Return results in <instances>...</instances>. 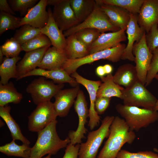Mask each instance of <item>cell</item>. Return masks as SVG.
<instances>
[{
	"label": "cell",
	"mask_w": 158,
	"mask_h": 158,
	"mask_svg": "<svg viewBox=\"0 0 158 158\" xmlns=\"http://www.w3.org/2000/svg\"><path fill=\"white\" fill-rule=\"evenodd\" d=\"M136 137L124 120L116 116L110 126L108 139L97 158H116L123 146L126 143L131 144Z\"/></svg>",
	"instance_id": "cell-1"
},
{
	"label": "cell",
	"mask_w": 158,
	"mask_h": 158,
	"mask_svg": "<svg viewBox=\"0 0 158 158\" xmlns=\"http://www.w3.org/2000/svg\"><path fill=\"white\" fill-rule=\"evenodd\" d=\"M58 121L55 120L37 132V140L31 148L29 158H42L47 154L54 155L61 149L66 147L71 142L68 137L62 140L56 130Z\"/></svg>",
	"instance_id": "cell-2"
},
{
	"label": "cell",
	"mask_w": 158,
	"mask_h": 158,
	"mask_svg": "<svg viewBox=\"0 0 158 158\" xmlns=\"http://www.w3.org/2000/svg\"><path fill=\"white\" fill-rule=\"evenodd\" d=\"M116 110L123 118L132 131L138 132L158 120V111L121 104L115 107Z\"/></svg>",
	"instance_id": "cell-3"
},
{
	"label": "cell",
	"mask_w": 158,
	"mask_h": 158,
	"mask_svg": "<svg viewBox=\"0 0 158 158\" xmlns=\"http://www.w3.org/2000/svg\"><path fill=\"white\" fill-rule=\"evenodd\" d=\"M114 117V116H105L98 129L89 133L86 141L80 144L78 158H96L99 148L104 140L109 137L110 127Z\"/></svg>",
	"instance_id": "cell-4"
},
{
	"label": "cell",
	"mask_w": 158,
	"mask_h": 158,
	"mask_svg": "<svg viewBox=\"0 0 158 158\" xmlns=\"http://www.w3.org/2000/svg\"><path fill=\"white\" fill-rule=\"evenodd\" d=\"M126 46L125 44L120 43L114 47L94 52L82 58L68 59L62 69L70 75L76 71L80 66L101 59H106L113 63L117 62L121 59Z\"/></svg>",
	"instance_id": "cell-5"
},
{
	"label": "cell",
	"mask_w": 158,
	"mask_h": 158,
	"mask_svg": "<svg viewBox=\"0 0 158 158\" xmlns=\"http://www.w3.org/2000/svg\"><path fill=\"white\" fill-rule=\"evenodd\" d=\"M123 104L149 109H154L156 98L139 80L131 87L122 91Z\"/></svg>",
	"instance_id": "cell-6"
},
{
	"label": "cell",
	"mask_w": 158,
	"mask_h": 158,
	"mask_svg": "<svg viewBox=\"0 0 158 158\" xmlns=\"http://www.w3.org/2000/svg\"><path fill=\"white\" fill-rule=\"evenodd\" d=\"M86 28L98 30L101 33L107 31L114 32L121 30L111 23L108 17L97 3L94 11L86 19L76 26L64 31L63 34L65 37H67L80 30Z\"/></svg>",
	"instance_id": "cell-7"
},
{
	"label": "cell",
	"mask_w": 158,
	"mask_h": 158,
	"mask_svg": "<svg viewBox=\"0 0 158 158\" xmlns=\"http://www.w3.org/2000/svg\"><path fill=\"white\" fill-rule=\"evenodd\" d=\"M64 86V84H55L53 81L47 80L42 77L34 79L29 84L26 91L30 94L34 103L37 105L50 101Z\"/></svg>",
	"instance_id": "cell-8"
},
{
	"label": "cell",
	"mask_w": 158,
	"mask_h": 158,
	"mask_svg": "<svg viewBox=\"0 0 158 158\" xmlns=\"http://www.w3.org/2000/svg\"><path fill=\"white\" fill-rule=\"evenodd\" d=\"M57 116L53 103L49 101L40 103L28 116V129L38 132L56 120Z\"/></svg>",
	"instance_id": "cell-9"
},
{
	"label": "cell",
	"mask_w": 158,
	"mask_h": 158,
	"mask_svg": "<svg viewBox=\"0 0 158 158\" xmlns=\"http://www.w3.org/2000/svg\"><path fill=\"white\" fill-rule=\"evenodd\" d=\"M87 105L84 92L80 90L74 103V108L78 117V127L76 130L70 131L68 133L70 143L74 145L82 143V140L85 138V134L87 131L85 127L89 116V109Z\"/></svg>",
	"instance_id": "cell-10"
},
{
	"label": "cell",
	"mask_w": 158,
	"mask_h": 158,
	"mask_svg": "<svg viewBox=\"0 0 158 158\" xmlns=\"http://www.w3.org/2000/svg\"><path fill=\"white\" fill-rule=\"evenodd\" d=\"M146 33L139 42L134 43L133 49L138 80L145 85L152 57L146 43Z\"/></svg>",
	"instance_id": "cell-11"
},
{
	"label": "cell",
	"mask_w": 158,
	"mask_h": 158,
	"mask_svg": "<svg viewBox=\"0 0 158 158\" xmlns=\"http://www.w3.org/2000/svg\"><path fill=\"white\" fill-rule=\"evenodd\" d=\"M71 75L79 84L82 85L85 88L89 94L90 104L88 116L89 120L88 125L90 129L92 130L99 125L100 120V116L95 110V105L97 92L102 81L87 79L79 75L76 71Z\"/></svg>",
	"instance_id": "cell-12"
},
{
	"label": "cell",
	"mask_w": 158,
	"mask_h": 158,
	"mask_svg": "<svg viewBox=\"0 0 158 158\" xmlns=\"http://www.w3.org/2000/svg\"><path fill=\"white\" fill-rule=\"evenodd\" d=\"M52 16L55 23L62 31L80 23L71 7L70 0H60L54 6Z\"/></svg>",
	"instance_id": "cell-13"
},
{
	"label": "cell",
	"mask_w": 158,
	"mask_h": 158,
	"mask_svg": "<svg viewBox=\"0 0 158 158\" xmlns=\"http://www.w3.org/2000/svg\"><path fill=\"white\" fill-rule=\"evenodd\" d=\"M138 15L130 13V19L126 29L128 42L121 56L122 60L135 61V57L133 53V45L140 41L146 32L138 23Z\"/></svg>",
	"instance_id": "cell-14"
},
{
	"label": "cell",
	"mask_w": 158,
	"mask_h": 158,
	"mask_svg": "<svg viewBox=\"0 0 158 158\" xmlns=\"http://www.w3.org/2000/svg\"><path fill=\"white\" fill-rule=\"evenodd\" d=\"M47 0H40L29 10L26 15L21 18L19 27L29 25L35 28L42 29L47 23L49 14L46 10Z\"/></svg>",
	"instance_id": "cell-15"
},
{
	"label": "cell",
	"mask_w": 158,
	"mask_h": 158,
	"mask_svg": "<svg viewBox=\"0 0 158 158\" xmlns=\"http://www.w3.org/2000/svg\"><path fill=\"white\" fill-rule=\"evenodd\" d=\"M125 31L121 29L116 32L102 33L88 48L89 54L112 48L126 41Z\"/></svg>",
	"instance_id": "cell-16"
},
{
	"label": "cell",
	"mask_w": 158,
	"mask_h": 158,
	"mask_svg": "<svg viewBox=\"0 0 158 158\" xmlns=\"http://www.w3.org/2000/svg\"><path fill=\"white\" fill-rule=\"evenodd\" d=\"M138 23L146 32L158 24V0H145L138 15Z\"/></svg>",
	"instance_id": "cell-17"
},
{
	"label": "cell",
	"mask_w": 158,
	"mask_h": 158,
	"mask_svg": "<svg viewBox=\"0 0 158 158\" xmlns=\"http://www.w3.org/2000/svg\"><path fill=\"white\" fill-rule=\"evenodd\" d=\"M80 90L79 85L72 88L61 89L55 96L53 104L58 116L64 117L68 114Z\"/></svg>",
	"instance_id": "cell-18"
},
{
	"label": "cell",
	"mask_w": 158,
	"mask_h": 158,
	"mask_svg": "<svg viewBox=\"0 0 158 158\" xmlns=\"http://www.w3.org/2000/svg\"><path fill=\"white\" fill-rule=\"evenodd\" d=\"M45 47L26 52L17 65V80L36 68L41 61L46 51L49 48Z\"/></svg>",
	"instance_id": "cell-19"
},
{
	"label": "cell",
	"mask_w": 158,
	"mask_h": 158,
	"mask_svg": "<svg viewBox=\"0 0 158 158\" xmlns=\"http://www.w3.org/2000/svg\"><path fill=\"white\" fill-rule=\"evenodd\" d=\"M47 11L49 14L48 20L46 25L41 29V32L49 38L53 46L59 51L64 52L66 38L63 31L60 30L54 20L51 8L49 7Z\"/></svg>",
	"instance_id": "cell-20"
},
{
	"label": "cell",
	"mask_w": 158,
	"mask_h": 158,
	"mask_svg": "<svg viewBox=\"0 0 158 158\" xmlns=\"http://www.w3.org/2000/svg\"><path fill=\"white\" fill-rule=\"evenodd\" d=\"M96 2L113 25L120 29L126 30L130 19V13L126 10L117 6Z\"/></svg>",
	"instance_id": "cell-21"
},
{
	"label": "cell",
	"mask_w": 158,
	"mask_h": 158,
	"mask_svg": "<svg viewBox=\"0 0 158 158\" xmlns=\"http://www.w3.org/2000/svg\"><path fill=\"white\" fill-rule=\"evenodd\" d=\"M32 75L45 77L51 79L54 83L58 84L68 83L74 87L79 85L74 78L62 69L48 70L40 68H36L24 75L22 78Z\"/></svg>",
	"instance_id": "cell-22"
},
{
	"label": "cell",
	"mask_w": 158,
	"mask_h": 158,
	"mask_svg": "<svg viewBox=\"0 0 158 158\" xmlns=\"http://www.w3.org/2000/svg\"><path fill=\"white\" fill-rule=\"evenodd\" d=\"M68 59L64 52L60 51L52 46L46 51L38 67L48 70L62 69Z\"/></svg>",
	"instance_id": "cell-23"
},
{
	"label": "cell",
	"mask_w": 158,
	"mask_h": 158,
	"mask_svg": "<svg viewBox=\"0 0 158 158\" xmlns=\"http://www.w3.org/2000/svg\"><path fill=\"white\" fill-rule=\"evenodd\" d=\"M113 80L125 88L131 87L138 80L135 66L130 63L121 65L113 75Z\"/></svg>",
	"instance_id": "cell-24"
},
{
	"label": "cell",
	"mask_w": 158,
	"mask_h": 158,
	"mask_svg": "<svg viewBox=\"0 0 158 158\" xmlns=\"http://www.w3.org/2000/svg\"><path fill=\"white\" fill-rule=\"evenodd\" d=\"M102 83L97 93V98L115 97L121 99L122 91L124 88L116 84L113 80V75L111 73L106 76L100 77Z\"/></svg>",
	"instance_id": "cell-25"
},
{
	"label": "cell",
	"mask_w": 158,
	"mask_h": 158,
	"mask_svg": "<svg viewBox=\"0 0 158 158\" xmlns=\"http://www.w3.org/2000/svg\"><path fill=\"white\" fill-rule=\"evenodd\" d=\"M11 108L9 106H0V116L7 126L13 140H19L23 143L29 145L30 142L23 135L18 124L11 116Z\"/></svg>",
	"instance_id": "cell-26"
},
{
	"label": "cell",
	"mask_w": 158,
	"mask_h": 158,
	"mask_svg": "<svg viewBox=\"0 0 158 158\" xmlns=\"http://www.w3.org/2000/svg\"><path fill=\"white\" fill-rule=\"evenodd\" d=\"M64 51L68 59H80L89 54L88 49L77 39L74 34L66 38Z\"/></svg>",
	"instance_id": "cell-27"
},
{
	"label": "cell",
	"mask_w": 158,
	"mask_h": 158,
	"mask_svg": "<svg viewBox=\"0 0 158 158\" xmlns=\"http://www.w3.org/2000/svg\"><path fill=\"white\" fill-rule=\"evenodd\" d=\"M71 6L75 16L80 23L92 13L96 3L93 0H70Z\"/></svg>",
	"instance_id": "cell-28"
},
{
	"label": "cell",
	"mask_w": 158,
	"mask_h": 158,
	"mask_svg": "<svg viewBox=\"0 0 158 158\" xmlns=\"http://www.w3.org/2000/svg\"><path fill=\"white\" fill-rule=\"evenodd\" d=\"M22 94L18 92L11 82L5 85L0 83V106L9 103H19L23 98Z\"/></svg>",
	"instance_id": "cell-29"
},
{
	"label": "cell",
	"mask_w": 158,
	"mask_h": 158,
	"mask_svg": "<svg viewBox=\"0 0 158 158\" xmlns=\"http://www.w3.org/2000/svg\"><path fill=\"white\" fill-rule=\"evenodd\" d=\"M21 59L19 56L4 58L0 65V83L5 85L8 83L11 78H17V65L18 62Z\"/></svg>",
	"instance_id": "cell-30"
},
{
	"label": "cell",
	"mask_w": 158,
	"mask_h": 158,
	"mask_svg": "<svg viewBox=\"0 0 158 158\" xmlns=\"http://www.w3.org/2000/svg\"><path fill=\"white\" fill-rule=\"evenodd\" d=\"M31 148L29 145L23 144H17L13 140L10 142L0 147V152L8 156H13L23 158H29Z\"/></svg>",
	"instance_id": "cell-31"
},
{
	"label": "cell",
	"mask_w": 158,
	"mask_h": 158,
	"mask_svg": "<svg viewBox=\"0 0 158 158\" xmlns=\"http://www.w3.org/2000/svg\"><path fill=\"white\" fill-rule=\"evenodd\" d=\"M145 0H96L97 3L117 6L133 14L138 15Z\"/></svg>",
	"instance_id": "cell-32"
},
{
	"label": "cell",
	"mask_w": 158,
	"mask_h": 158,
	"mask_svg": "<svg viewBox=\"0 0 158 158\" xmlns=\"http://www.w3.org/2000/svg\"><path fill=\"white\" fill-rule=\"evenodd\" d=\"M41 29L25 24L16 30L13 37L21 45L41 33Z\"/></svg>",
	"instance_id": "cell-33"
},
{
	"label": "cell",
	"mask_w": 158,
	"mask_h": 158,
	"mask_svg": "<svg viewBox=\"0 0 158 158\" xmlns=\"http://www.w3.org/2000/svg\"><path fill=\"white\" fill-rule=\"evenodd\" d=\"M101 34L98 30L86 28L78 30L74 34L77 39L88 49Z\"/></svg>",
	"instance_id": "cell-34"
},
{
	"label": "cell",
	"mask_w": 158,
	"mask_h": 158,
	"mask_svg": "<svg viewBox=\"0 0 158 158\" xmlns=\"http://www.w3.org/2000/svg\"><path fill=\"white\" fill-rule=\"evenodd\" d=\"M51 45L49 38L41 33L21 45L23 51L28 52L45 47H50Z\"/></svg>",
	"instance_id": "cell-35"
},
{
	"label": "cell",
	"mask_w": 158,
	"mask_h": 158,
	"mask_svg": "<svg viewBox=\"0 0 158 158\" xmlns=\"http://www.w3.org/2000/svg\"><path fill=\"white\" fill-rule=\"evenodd\" d=\"M21 18L4 12L0 13V35L8 30L19 27Z\"/></svg>",
	"instance_id": "cell-36"
},
{
	"label": "cell",
	"mask_w": 158,
	"mask_h": 158,
	"mask_svg": "<svg viewBox=\"0 0 158 158\" xmlns=\"http://www.w3.org/2000/svg\"><path fill=\"white\" fill-rule=\"evenodd\" d=\"M0 49L5 57L10 58L18 56L23 51L21 45L13 37L7 39Z\"/></svg>",
	"instance_id": "cell-37"
},
{
	"label": "cell",
	"mask_w": 158,
	"mask_h": 158,
	"mask_svg": "<svg viewBox=\"0 0 158 158\" xmlns=\"http://www.w3.org/2000/svg\"><path fill=\"white\" fill-rule=\"evenodd\" d=\"M38 0H11L8 2L14 12H19L21 16L24 17L29 9L34 6Z\"/></svg>",
	"instance_id": "cell-38"
},
{
	"label": "cell",
	"mask_w": 158,
	"mask_h": 158,
	"mask_svg": "<svg viewBox=\"0 0 158 158\" xmlns=\"http://www.w3.org/2000/svg\"><path fill=\"white\" fill-rule=\"evenodd\" d=\"M158 73V47L152 53V57L147 74L145 87L149 85Z\"/></svg>",
	"instance_id": "cell-39"
},
{
	"label": "cell",
	"mask_w": 158,
	"mask_h": 158,
	"mask_svg": "<svg viewBox=\"0 0 158 158\" xmlns=\"http://www.w3.org/2000/svg\"><path fill=\"white\" fill-rule=\"evenodd\" d=\"M116 158H158V154L150 151L132 152L126 150H121Z\"/></svg>",
	"instance_id": "cell-40"
},
{
	"label": "cell",
	"mask_w": 158,
	"mask_h": 158,
	"mask_svg": "<svg viewBox=\"0 0 158 158\" xmlns=\"http://www.w3.org/2000/svg\"><path fill=\"white\" fill-rule=\"evenodd\" d=\"M158 24L153 25L150 30L146 34V42L150 51L152 53L158 47Z\"/></svg>",
	"instance_id": "cell-41"
},
{
	"label": "cell",
	"mask_w": 158,
	"mask_h": 158,
	"mask_svg": "<svg viewBox=\"0 0 158 158\" xmlns=\"http://www.w3.org/2000/svg\"><path fill=\"white\" fill-rule=\"evenodd\" d=\"M111 98L97 97L95 105V109L98 114H102L109 105Z\"/></svg>",
	"instance_id": "cell-42"
},
{
	"label": "cell",
	"mask_w": 158,
	"mask_h": 158,
	"mask_svg": "<svg viewBox=\"0 0 158 158\" xmlns=\"http://www.w3.org/2000/svg\"><path fill=\"white\" fill-rule=\"evenodd\" d=\"M80 145L77 144L75 145L69 143L65 150V153L62 158H78V152Z\"/></svg>",
	"instance_id": "cell-43"
},
{
	"label": "cell",
	"mask_w": 158,
	"mask_h": 158,
	"mask_svg": "<svg viewBox=\"0 0 158 158\" xmlns=\"http://www.w3.org/2000/svg\"><path fill=\"white\" fill-rule=\"evenodd\" d=\"M0 12H4L13 15H16L6 0H0Z\"/></svg>",
	"instance_id": "cell-44"
},
{
	"label": "cell",
	"mask_w": 158,
	"mask_h": 158,
	"mask_svg": "<svg viewBox=\"0 0 158 158\" xmlns=\"http://www.w3.org/2000/svg\"><path fill=\"white\" fill-rule=\"evenodd\" d=\"M96 74L99 77L104 76L106 74L103 66H98L96 69Z\"/></svg>",
	"instance_id": "cell-45"
},
{
	"label": "cell",
	"mask_w": 158,
	"mask_h": 158,
	"mask_svg": "<svg viewBox=\"0 0 158 158\" xmlns=\"http://www.w3.org/2000/svg\"><path fill=\"white\" fill-rule=\"evenodd\" d=\"M106 74L107 75L111 73L113 70V68L112 66L109 64H106L103 66Z\"/></svg>",
	"instance_id": "cell-46"
},
{
	"label": "cell",
	"mask_w": 158,
	"mask_h": 158,
	"mask_svg": "<svg viewBox=\"0 0 158 158\" xmlns=\"http://www.w3.org/2000/svg\"><path fill=\"white\" fill-rule=\"evenodd\" d=\"M60 0H47V5L54 6L58 4Z\"/></svg>",
	"instance_id": "cell-47"
},
{
	"label": "cell",
	"mask_w": 158,
	"mask_h": 158,
	"mask_svg": "<svg viewBox=\"0 0 158 158\" xmlns=\"http://www.w3.org/2000/svg\"><path fill=\"white\" fill-rule=\"evenodd\" d=\"M4 55L0 49V63L1 64L3 62L4 59Z\"/></svg>",
	"instance_id": "cell-48"
},
{
	"label": "cell",
	"mask_w": 158,
	"mask_h": 158,
	"mask_svg": "<svg viewBox=\"0 0 158 158\" xmlns=\"http://www.w3.org/2000/svg\"><path fill=\"white\" fill-rule=\"evenodd\" d=\"M154 109L158 111V100H157L156 102Z\"/></svg>",
	"instance_id": "cell-49"
},
{
	"label": "cell",
	"mask_w": 158,
	"mask_h": 158,
	"mask_svg": "<svg viewBox=\"0 0 158 158\" xmlns=\"http://www.w3.org/2000/svg\"><path fill=\"white\" fill-rule=\"evenodd\" d=\"M51 155L50 154H48L47 156L46 157H42V158H51Z\"/></svg>",
	"instance_id": "cell-50"
},
{
	"label": "cell",
	"mask_w": 158,
	"mask_h": 158,
	"mask_svg": "<svg viewBox=\"0 0 158 158\" xmlns=\"http://www.w3.org/2000/svg\"><path fill=\"white\" fill-rule=\"evenodd\" d=\"M154 150L155 152H157L158 153V150L156 148H154Z\"/></svg>",
	"instance_id": "cell-51"
},
{
	"label": "cell",
	"mask_w": 158,
	"mask_h": 158,
	"mask_svg": "<svg viewBox=\"0 0 158 158\" xmlns=\"http://www.w3.org/2000/svg\"><path fill=\"white\" fill-rule=\"evenodd\" d=\"M155 78L158 80V74L156 75Z\"/></svg>",
	"instance_id": "cell-52"
}]
</instances>
